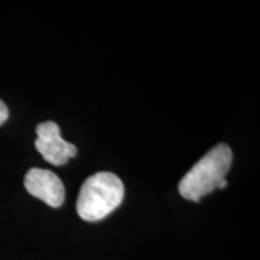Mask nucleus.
Returning a JSON list of instances; mask_svg holds the SVG:
<instances>
[{
  "label": "nucleus",
  "instance_id": "f257e3e1",
  "mask_svg": "<svg viewBox=\"0 0 260 260\" xmlns=\"http://www.w3.org/2000/svg\"><path fill=\"white\" fill-rule=\"evenodd\" d=\"M124 198V184L112 172H98L84 181L77 199V213L86 222H98L113 212Z\"/></svg>",
  "mask_w": 260,
  "mask_h": 260
},
{
  "label": "nucleus",
  "instance_id": "f03ea898",
  "mask_svg": "<svg viewBox=\"0 0 260 260\" xmlns=\"http://www.w3.org/2000/svg\"><path fill=\"white\" fill-rule=\"evenodd\" d=\"M232 161L233 152L229 146L217 145L184 175L178 184L180 194L184 199L198 203L204 195L218 188L229 172Z\"/></svg>",
  "mask_w": 260,
  "mask_h": 260
},
{
  "label": "nucleus",
  "instance_id": "7ed1b4c3",
  "mask_svg": "<svg viewBox=\"0 0 260 260\" xmlns=\"http://www.w3.org/2000/svg\"><path fill=\"white\" fill-rule=\"evenodd\" d=\"M38 139L35 147L44 159L52 165L60 167L77 154L76 146L69 144L60 136V129L57 123L48 121L37 126Z\"/></svg>",
  "mask_w": 260,
  "mask_h": 260
},
{
  "label": "nucleus",
  "instance_id": "20e7f679",
  "mask_svg": "<svg viewBox=\"0 0 260 260\" xmlns=\"http://www.w3.org/2000/svg\"><path fill=\"white\" fill-rule=\"evenodd\" d=\"M24 187L29 194L51 207H59L64 203L65 188L63 182L50 170L30 169L24 177Z\"/></svg>",
  "mask_w": 260,
  "mask_h": 260
},
{
  "label": "nucleus",
  "instance_id": "39448f33",
  "mask_svg": "<svg viewBox=\"0 0 260 260\" xmlns=\"http://www.w3.org/2000/svg\"><path fill=\"white\" fill-rule=\"evenodd\" d=\"M9 118V109L4 102L0 100V125Z\"/></svg>",
  "mask_w": 260,
  "mask_h": 260
}]
</instances>
